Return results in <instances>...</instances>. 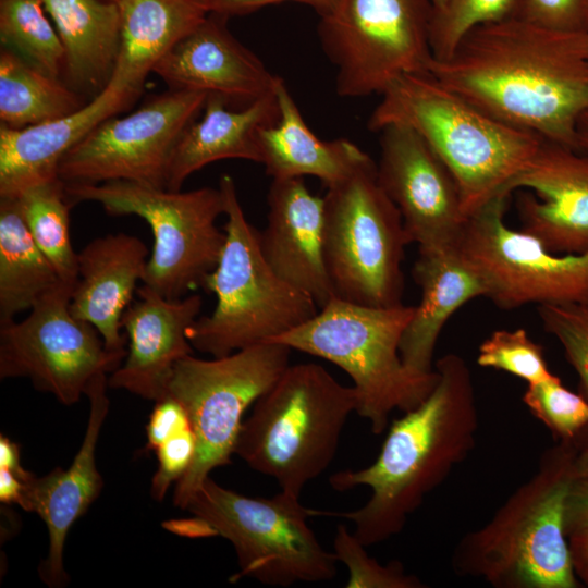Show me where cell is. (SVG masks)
<instances>
[{
    "label": "cell",
    "mask_w": 588,
    "mask_h": 588,
    "mask_svg": "<svg viewBox=\"0 0 588 588\" xmlns=\"http://www.w3.org/2000/svg\"><path fill=\"white\" fill-rule=\"evenodd\" d=\"M185 510L192 517L169 523V529L229 540L240 567L231 581L249 577L267 586L287 587L336 575L339 561L308 526L313 510L303 506L299 497L282 490L269 498L249 497L208 477Z\"/></svg>",
    "instance_id": "obj_8"
},
{
    "label": "cell",
    "mask_w": 588,
    "mask_h": 588,
    "mask_svg": "<svg viewBox=\"0 0 588 588\" xmlns=\"http://www.w3.org/2000/svg\"><path fill=\"white\" fill-rule=\"evenodd\" d=\"M260 249L270 268L319 308L334 296L323 256L324 199L303 177L272 179Z\"/></svg>",
    "instance_id": "obj_22"
},
{
    "label": "cell",
    "mask_w": 588,
    "mask_h": 588,
    "mask_svg": "<svg viewBox=\"0 0 588 588\" xmlns=\"http://www.w3.org/2000/svg\"><path fill=\"white\" fill-rule=\"evenodd\" d=\"M429 73L489 115L578 150L588 110V30H555L520 19L470 30Z\"/></svg>",
    "instance_id": "obj_1"
},
{
    "label": "cell",
    "mask_w": 588,
    "mask_h": 588,
    "mask_svg": "<svg viewBox=\"0 0 588 588\" xmlns=\"http://www.w3.org/2000/svg\"><path fill=\"white\" fill-rule=\"evenodd\" d=\"M36 245L53 266L60 280L74 289L77 253L70 238L69 211L73 206L65 183L56 179L27 187L15 198Z\"/></svg>",
    "instance_id": "obj_31"
},
{
    "label": "cell",
    "mask_w": 588,
    "mask_h": 588,
    "mask_svg": "<svg viewBox=\"0 0 588 588\" xmlns=\"http://www.w3.org/2000/svg\"><path fill=\"white\" fill-rule=\"evenodd\" d=\"M280 117L258 135L260 162L272 179L311 175L330 187L371 159L355 143L322 140L306 124L284 81L275 87Z\"/></svg>",
    "instance_id": "obj_26"
},
{
    "label": "cell",
    "mask_w": 588,
    "mask_h": 588,
    "mask_svg": "<svg viewBox=\"0 0 588 588\" xmlns=\"http://www.w3.org/2000/svg\"><path fill=\"white\" fill-rule=\"evenodd\" d=\"M291 351L282 343L264 342L213 359L188 355L177 362L167 395L185 407L196 452L176 482L175 506L185 510L210 473L231 463L245 412L287 368Z\"/></svg>",
    "instance_id": "obj_11"
},
{
    "label": "cell",
    "mask_w": 588,
    "mask_h": 588,
    "mask_svg": "<svg viewBox=\"0 0 588 588\" xmlns=\"http://www.w3.org/2000/svg\"><path fill=\"white\" fill-rule=\"evenodd\" d=\"M414 306L371 307L333 297L309 320L269 341L333 363L352 379L356 413L375 434L390 415L424 402L440 375L416 372L402 360L400 343Z\"/></svg>",
    "instance_id": "obj_6"
},
{
    "label": "cell",
    "mask_w": 588,
    "mask_h": 588,
    "mask_svg": "<svg viewBox=\"0 0 588 588\" xmlns=\"http://www.w3.org/2000/svg\"><path fill=\"white\" fill-rule=\"evenodd\" d=\"M434 368L440 375L437 385L390 425L377 458L367 467L330 476L336 491L368 487V501L347 512L313 510V516L353 522L355 536L366 547L383 542L402 531L425 498L468 456L479 428L470 369L453 353L440 357Z\"/></svg>",
    "instance_id": "obj_2"
},
{
    "label": "cell",
    "mask_w": 588,
    "mask_h": 588,
    "mask_svg": "<svg viewBox=\"0 0 588 588\" xmlns=\"http://www.w3.org/2000/svg\"><path fill=\"white\" fill-rule=\"evenodd\" d=\"M106 1L118 2L119 0H106Z\"/></svg>",
    "instance_id": "obj_50"
},
{
    "label": "cell",
    "mask_w": 588,
    "mask_h": 588,
    "mask_svg": "<svg viewBox=\"0 0 588 588\" xmlns=\"http://www.w3.org/2000/svg\"><path fill=\"white\" fill-rule=\"evenodd\" d=\"M584 28L588 30V0L584 2Z\"/></svg>",
    "instance_id": "obj_48"
},
{
    "label": "cell",
    "mask_w": 588,
    "mask_h": 588,
    "mask_svg": "<svg viewBox=\"0 0 588 588\" xmlns=\"http://www.w3.org/2000/svg\"><path fill=\"white\" fill-rule=\"evenodd\" d=\"M192 428L183 404L171 395L156 402L146 427L147 449L156 451L175 434Z\"/></svg>",
    "instance_id": "obj_40"
},
{
    "label": "cell",
    "mask_w": 588,
    "mask_h": 588,
    "mask_svg": "<svg viewBox=\"0 0 588 588\" xmlns=\"http://www.w3.org/2000/svg\"><path fill=\"white\" fill-rule=\"evenodd\" d=\"M575 453V441H559L542 454L531 478L460 540L453 555L458 574L498 588L579 586L565 532Z\"/></svg>",
    "instance_id": "obj_4"
},
{
    "label": "cell",
    "mask_w": 588,
    "mask_h": 588,
    "mask_svg": "<svg viewBox=\"0 0 588 588\" xmlns=\"http://www.w3.org/2000/svg\"><path fill=\"white\" fill-rule=\"evenodd\" d=\"M523 402L559 441H574L588 428V400L561 379L528 384Z\"/></svg>",
    "instance_id": "obj_35"
},
{
    "label": "cell",
    "mask_w": 588,
    "mask_h": 588,
    "mask_svg": "<svg viewBox=\"0 0 588 588\" xmlns=\"http://www.w3.org/2000/svg\"><path fill=\"white\" fill-rule=\"evenodd\" d=\"M520 188L516 203L522 231L555 254L588 250V152L543 139L505 187Z\"/></svg>",
    "instance_id": "obj_17"
},
{
    "label": "cell",
    "mask_w": 588,
    "mask_h": 588,
    "mask_svg": "<svg viewBox=\"0 0 588 588\" xmlns=\"http://www.w3.org/2000/svg\"><path fill=\"white\" fill-rule=\"evenodd\" d=\"M381 97L368 128L379 132L391 123L414 128L455 179L467 218L505 193L543 142L478 109L429 72L396 78Z\"/></svg>",
    "instance_id": "obj_3"
},
{
    "label": "cell",
    "mask_w": 588,
    "mask_h": 588,
    "mask_svg": "<svg viewBox=\"0 0 588 588\" xmlns=\"http://www.w3.org/2000/svg\"><path fill=\"white\" fill-rule=\"evenodd\" d=\"M136 294L138 299L122 317L128 340L125 360L111 373L108 387L157 402L167 396L177 362L193 354L187 330L203 301L198 294L168 299L145 284Z\"/></svg>",
    "instance_id": "obj_21"
},
{
    "label": "cell",
    "mask_w": 588,
    "mask_h": 588,
    "mask_svg": "<svg viewBox=\"0 0 588 588\" xmlns=\"http://www.w3.org/2000/svg\"><path fill=\"white\" fill-rule=\"evenodd\" d=\"M432 13L430 0H334L318 36L336 69V94L381 95L405 74L429 72Z\"/></svg>",
    "instance_id": "obj_12"
},
{
    "label": "cell",
    "mask_w": 588,
    "mask_h": 588,
    "mask_svg": "<svg viewBox=\"0 0 588 588\" xmlns=\"http://www.w3.org/2000/svg\"><path fill=\"white\" fill-rule=\"evenodd\" d=\"M543 330L561 344L579 378L580 394L588 400V299L537 306Z\"/></svg>",
    "instance_id": "obj_37"
},
{
    "label": "cell",
    "mask_w": 588,
    "mask_h": 588,
    "mask_svg": "<svg viewBox=\"0 0 588 588\" xmlns=\"http://www.w3.org/2000/svg\"><path fill=\"white\" fill-rule=\"evenodd\" d=\"M588 528V479L576 478L569 489L565 507V532L572 534Z\"/></svg>",
    "instance_id": "obj_42"
},
{
    "label": "cell",
    "mask_w": 588,
    "mask_h": 588,
    "mask_svg": "<svg viewBox=\"0 0 588 588\" xmlns=\"http://www.w3.org/2000/svg\"><path fill=\"white\" fill-rule=\"evenodd\" d=\"M577 145L579 151L588 152V110L577 123Z\"/></svg>",
    "instance_id": "obj_47"
},
{
    "label": "cell",
    "mask_w": 588,
    "mask_h": 588,
    "mask_svg": "<svg viewBox=\"0 0 588 588\" xmlns=\"http://www.w3.org/2000/svg\"><path fill=\"white\" fill-rule=\"evenodd\" d=\"M73 287L62 284L21 320L0 323V378H28L64 405L81 399L99 375L126 354L106 348L97 329L70 310Z\"/></svg>",
    "instance_id": "obj_15"
},
{
    "label": "cell",
    "mask_w": 588,
    "mask_h": 588,
    "mask_svg": "<svg viewBox=\"0 0 588 588\" xmlns=\"http://www.w3.org/2000/svg\"><path fill=\"white\" fill-rule=\"evenodd\" d=\"M279 117L275 90L238 110L230 109L221 96L208 95L203 117L185 128L175 146L167 189L181 191L192 173L222 159L259 163V132L275 124Z\"/></svg>",
    "instance_id": "obj_24"
},
{
    "label": "cell",
    "mask_w": 588,
    "mask_h": 588,
    "mask_svg": "<svg viewBox=\"0 0 588 588\" xmlns=\"http://www.w3.org/2000/svg\"><path fill=\"white\" fill-rule=\"evenodd\" d=\"M117 71L144 84L155 64L208 14L199 0H119Z\"/></svg>",
    "instance_id": "obj_28"
},
{
    "label": "cell",
    "mask_w": 588,
    "mask_h": 588,
    "mask_svg": "<svg viewBox=\"0 0 588 588\" xmlns=\"http://www.w3.org/2000/svg\"><path fill=\"white\" fill-rule=\"evenodd\" d=\"M86 102L60 78L30 65L16 53L0 52V120L23 128L70 114Z\"/></svg>",
    "instance_id": "obj_30"
},
{
    "label": "cell",
    "mask_w": 588,
    "mask_h": 588,
    "mask_svg": "<svg viewBox=\"0 0 588 588\" xmlns=\"http://www.w3.org/2000/svg\"><path fill=\"white\" fill-rule=\"evenodd\" d=\"M0 468L10 470L24 483L33 478V474L23 468L21 464V451L17 443L5 436L0 437Z\"/></svg>",
    "instance_id": "obj_44"
},
{
    "label": "cell",
    "mask_w": 588,
    "mask_h": 588,
    "mask_svg": "<svg viewBox=\"0 0 588 588\" xmlns=\"http://www.w3.org/2000/svg\"><path fill=\"white\" fill-rule=\"evenodd\" d=\"M64 284L36 245L14 198H0V323Z\"/></svg>",
    "instance_id": "obj_29"
},
{
    "label": "cell",
    "mask_w": 588,
    "mask_h": 588,
    "mask_svg": "<svg viewBox=\"0 0 588 588\" xmlns=\"http://www.w3.org/2000/svg\"><path fill=\"white\" fill-rule=\"evenodd\" d=\"M353 387L315 363L289 365L244 419L234 454L301 497L332 463L348 416L356 412Z\"/></svg>",
    "instance_id": "obj_5"
},
{
    "label": "cell",
    "mask_w": 588,
    "mask_h": 588,
    "mask_svg": "<svg viewBox=\"0 0 588 588\" xmlns=\"http://www.w3.org/2000/svg\"><path fill=\"white\" fill-rule=\"evenodd\" d=\"M333 553L348 569L346 588L425 587L418 577L407 574L400 562L381 565L367 553L366 546L343 524L335 529Z\"/></svg>",
    "instance_id": "obj_36"
},
{
    "label": "cell",
    "mask_w": 588,
    "mask_h": 588,
    "mask_svg": "<svg viewBox=\"0 0 588 588\" xmlns=\"http://www.w3.org/2000/svg\"><path fill=\"white\" fill-rule=\"evenodd\" d=\"M71 203L94 201L110 216L134 215L151 228L154 246L143 284L168 299L203 287L225 243L220 188L170 191L128 181L65 184Z\"/></svg>",
    "instance_id": "obj_10"
},
{
    "label": "cell",
    "mask_w": 588,
    "mask_h": 588,
    "mask_svg": "<svg viewBox=\"0 0 588 588\" xmlns=\"http://www.w3.org/2000/svg\"><path fill=\"white\" fill-rule=\"evenodd\" d=\"M64 50L66 84L100 93L111 79L120 54L121 21L117 2L41 0Z\"/></svg>",
    "instance_id": "obj_27"
},
{
    "label": "cell",
    "mask_w": 588,
    "mask_h": 588,
    "mask_svg": "<svg viewBox=\"0 0 588 588\" xmlns=\"http://www.w3.org/2000/svg\"><path fill=\"white\" fill-rule=\"evenodd\" d=\"M25 483L10 470L0 468V500L4 504H21Z\"/></svg>",
    "instance_id": "obj_45"
},
{
    "label": "cell",
    "mask_w": 588,
    "mask_h": 588,
    "mask_svg": "<svg viewBox=\"0 0 588 588\" xmlns=\"http://www.w3.org/2000/svg\"><path fill=\"white\" fill-rule=\"evenodd\" d=\"M520 0H448L434 10L430 24L433 60L449 58L463 38L474 28L517 19Z\"/></svg>",
    "instance_id": "obj_33"
},
{
    "label": "cell",
    "mask_w": 588,
    "mask_h": 588,
    "mask_svg": "<svg viewBox=\"0 0 588 588\" xmlns=\"http://www.w3.org/2000/svg\"><path fill=\"white\" fill-rule=\"evenodd\" d=\"M207 12L219 13L229 17L253 13L261 8L293 1L313 8L320 16L333 4L334 0H199Z\"/></svg>",
    "instance_id": "obj_41"
},
{
    "label": "cell",
    "mask_w": 588,
    "mask_h": 588,
    "mask_svg": "<svg viewBox=\"0 0 588 588\" xmlns=\"http://www.w3.org/2000/svg\"><path fill=\"white\" fill-rule=\"evenodd\" d=\"M196 452V438L192 428L163 442L157 450L158 468L151 479V497L161 501L170 486L188 470Z\"/></svg>",
    "instance_id": "obj_38"
},
{
    "label": "cell",
    "mask_w": 588,
    "mask_h": 588,
    "mask_svg": "<svg viewBox=\"0 0 588 588\" xmlns=\"http://www.w3.org/2000/svg\"><path fill=\"white\" fill-rule=\"evenodd\" d=\"M574 572L588 586V528L567 537Z\"/></svg>",
    "instance_id": "obj_43"
},
{
    "label": "cell",
    "mask_w": 588,
    "mask_h": 588,
    "mask_svg": "<svg viewBox=\"0 0 588 588\" xmlns=\"http://www.w3.org/2000/svg\"><path fill=\"white\" fill-rule=\"evenodd\" d=\"M0 41L41 72L63 73V46L41 0H0Z\"/></svg>",
    "instance_id": "obj_32"
},
{
    "label": "cell",
    "mask_w": 588,
    "mask_h": 588,
    "mask_svg": "<svg viewBox=\"0 0 588 588\" xmlns=\"http://www.w3.org/2000/svg\"><path fill=\"white\" fill-rule=\"evenodd\" d=\"M147 262V246L126 233L97 237L77 253L78 278L70 310L97 329L110 352L126 354L122 317L137 282L144 280Z\"/></svg>",
    "instance_id": "obj_23"
},
{
    "label": "cell",
    "mask_w": 588,
    "mask_h": 588,
    "mask_svg": "<svg viewBox=\"0 0 588 588\" xmlns=\"http://www.w3.org/2000/svg\"><path fill=\"white\" fill-rule=\"evenodd\" d=\"M510 196L500 193L468 217L457 246L482 281L485 297L504 310L588 299V250L555 254L510 229L504 220Z\"/></svg>",
    "instance_id": "obj_13"
},
{
    "label": "cell",
    "mask_w": 588,
    "mask_h": 588,
    "mask_svg": "<svg viewBox=\"0 0 588 588\" xmlns=\"http://www.w3.org/2000/svg\"><path fill=\"white\" fill-rule=\"evenodd\" d=\"M576 453L574 458V473L578 479H588V437L580 434L574 440Z\"/></svg>",
    "instance_id": "obj_46"
},
{
    "label": "cell",
    "mask_w": 588,
    "mask_h": 588,
    "mask_svg": "<svg viewBox=\"0 0 588 588\" xmlns=\"http://www.w3.org/2000/svg\"><path fill=\"white\" fill-rule=\"evenodd\" d=\"M207 97L201 90L170 88L124 117L103 120L63 157L60 180L65 184L128 181L167 188L175 146Z\"/></svg>",
    "instance_id": "obj_14"
},
{
    "label": "cell",
    "mask_w": 588,
    "mask_h": 588,
    "mask_svg": "<svg viewBox=\"0 0 588 588\" xmlns=\"http://www.w3.org/2000/svg\"><path fill=\"white\" fill-rule=\"evenodd\" d=\"M430 1L434 10L443 8L445 3L448 2V0H430Z\"/></svg>",
    "instance_id": "obj_49"
},
{
    "label": "cell",
    "mask_w": 588,
    "mask_h": 588,
    "mask_svg": "<svg viewBox=\"0 0 588 588\" xmlns=\"http://www.w3.org/2000/svg\"><path fill=\"white\" fill-rule=\"evenodd\" d=\"M413 279L421 299L404 330L400 343L403 363L416 372H430L440 332L463 305L485 297L486 289L458 248L419 250Z\"/></svg>",
    "instance_id": "obj_25"
},
{
    "label": "cell",
    "mask_w": 588,
    "mask_h": 588,
    "mask_svg": "<svg viewBox=\"0 0 588 588\" xmlns=\"http://www.w3.org/2000/svg\"><path fill=\"white\" fill-rule=\"evenodd\" d=\"M378 182L399 208L419 250L457 248L467 221L452 173L412 127L391 123L380 131Z\"/></svg>",
    "instance_id": "obj_16"
},
{
    "label": "cell",
    "mask_w": 588,
    "mask_h": 588,
    "mask_svg": "<svg viewBox=\"0 0 588 588\" xmlns=\"http://www.w3.org/2000/svg\"><path fill=\"white\" fill-rule=\"evenodd\" d=\"M143 86L114 70L107 86L70 114L23 128L1 124L0 198L60 179L63 157L100 122L130 107Z\"/></svg>",
    "instance_id": "obj_18"
},
{
    "label": "cell",
    "mask_w": 588,
    "mask_h": 588,
    "mask_svg": "<svg viewBox=\"0 0 588 588\" xmlns=\"http://www.w3.org/2000/svg\"><path fill=\"white\" fill-rule=\"evenodd\" d=\"M324 195L323 256L334 296L371 307L402 305L405 247L402 215L369 159Z\"/></svg>",
    "instance_id": "obj_9"
},
{
    "label": "cell",
    "mask_w": 588,
    "mask_h": 588,
    "mask_svg": "<svg viewBox=\"0 0 588 588\" xmlns=\"http://www.w3.org/2000/svg\"><path fill=\"white\" fill-rule=\"evenodd\" d=\"M584 2L585 0H520L517 19L555 30H580L585 29Z\"/></svg>",
    "instance_id": "obj_39"
},
{
    "label": "cell",
    "mask_w": 588,
    "mask_h": 588,
    "mask_svg": "<svg viewBox=\"0 0 588 588\" xmlns=\"http://www.w3.org/2000/svg\"><path fill=\"white\" fill-rule=\"evenodd\" d=\"M108 378L97 376L86 394L90 409L82 445L68 469L54 468L42 477L33 476L25 482L20 506L36 513L45 523L48 554L38 566V575L50 588H62L69 583L63 564V551L72 525L83 516L102 489V478L96 466V445L106 416L109 399Z\"/></svg>",
    "instance_id": "obj_20"
},
{
    "label": "cell",
    "mask_w": 588,
    "mask_h": 588,
    "mask_svg": "<svg viewBox=\"0 0 588 588\" xmlns=\"http://www.w3.org/2000/svg\"><path fill=\"white\" fill-rule=\"evenodd\" d=\"M225 243L203 287L217 297L213 311L187 330L194 348L213 357L269 342L313 318L316 303L281 279L267 264L259 232L247 221L234 180L224 174Z\"/></svg>",
    "instance_id": "obj_7"
},
{
    "label": "cell",
    "mask_w": 588,
    "mask_h": 588,
    "mask_svg": "<svg viewBox=\"0 0 588 588\" xmlns=\"http://www.w3.org/2000/svg\"><path fill=\"white\" fill-rule=\"evenodd\" d=\"M477 364L518 377L535 384L555 379L544 360L543 348L525 329L495 330L480 345Z\"/></svg>",
    "instance_id": "obj_34"
},
{
    "label": "cell",
    "mask_w": 588,
    "mask_h": 588,
    "mask_svg": "<svg viewBox=\"0 0 588 588\" xmlns=\"http://www.w3.org/2000/svg\"><path fill=\"white\" fill-rule=\"evenodd\" d=\"M230 17L208 12L206 17L152 68L170 88L196 89L246 107L272 94L281 77L229 30Z\"/></svg>",
    "instance_id": "obj_19"
}]
</instances>
